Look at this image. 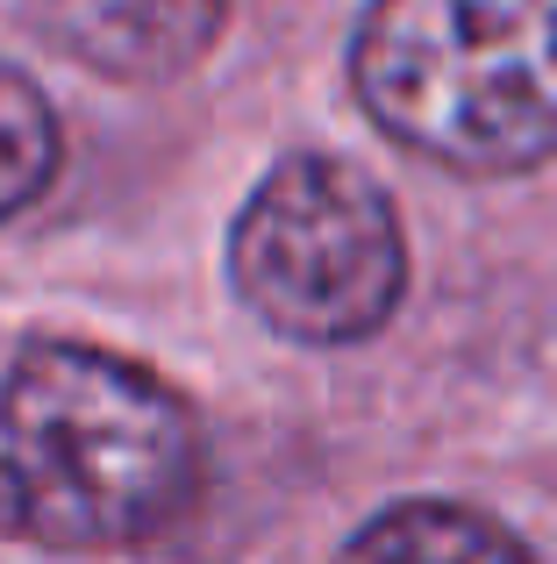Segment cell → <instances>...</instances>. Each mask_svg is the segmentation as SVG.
I'll return each mask as SVG.
<instances>
[{"label":"cell","instance_id":"cell-1","mask_svg":"<svg viewBox=\"0 0 557 564\" xmlns=\"http://www.w3.org/2000/svg\"><path fill=\"white\" fill-rule=\"evenodd\" d=\"M208 443L179 386L65 336H0V536L136 551L179 529Z\"/></svg>","mask_w":557,"mask_h":564},{"label":"cell","instance_id":"cell-2","mask_svg":"<svg viewBox=\"0 0 557 564\" xmlns=\"http://www.w3.org/2000/svg\"><path fill=\"white\" fill-rule=\"evenodd\" d=\"M350 86L393 143L450 172L557 158V0H372Z\"/></svg>","mask_w":557,"mask_h":564},{"label":"cell","instance_id":"cell-3","mask_svg":"<svg viewBox=\"0 0 557 564\" xmlns=\"http://www.w3.org/2000/svg\"><path fill=\"white\" fill-rule=\"evenodd\" d=\"M229 279L293 344H364L407 286V236L393 200L343 158H278L229 229Z\"/></svg>","mask_w":557,"mask_h":564},{"label":"cell","instance_id":"cell-4","mask_svg":"<svg viewBox=\"0 0 557 564\" xmlns=\"http://www.w3.org/2000/svg\"><path fill=\"white\" fill-rule=\"evenodd\" d=\"M222 22L229 0H29V29L108 79H179L215 51Z\"/></svg>","mask_w":557,"mask_h":564},{"label":"cell","instance_id":"cell-5","mask_svg":"<svg viewBox=\"0 0 557 564\" xmlns=\"http://www.w3.org/2000/svg\"><path fill=\"white\" fill-rule=\"evenodd\" d=\"M336 564H536L515 529L458 500H401L372 514L358 536L336 551Z\"/></svg>","mask_w":557,"mask_h":564},{"label":"cell","instance_id":"cell-6","mask_svg":"<svg viewBox=\"0 0 557 564\" xmlns=\"http://www.w3.org/2000/svg\"><path fill=\"white\" fill-rule=\"evenodd\" d=\"M57 172V115L36 79L0 65V221L22 215Z\"/></svg>","mask_w":557,"mask_h":564}]
</instances>
